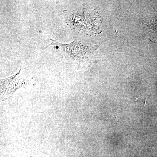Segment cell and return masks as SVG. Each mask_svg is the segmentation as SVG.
<instances>
[{"mask_svg":"<svg viewBox=\"0 0 157 157\" xmlns=\"http://www.w3.org/2000/svg\"><path fill=\"white\" fill-rule=\"evenodd\" d=\"M59 16L72 30L79 33L94 32L97 29L98 21L95 12L83 9L78 11L65 10Z\"/></svg>","mask_w":157,"mask_h":157,"instance_id":"cell-1","label":"cell"},{"mask_svg":"<svg viewBox=\"0 0 157 157\" xmlns=\"http://www.w3.org/2000/svg\"><path fill=\"white\" fill-rule=\"evenodd\" d=\"M50 41V44L46 48L50 45H56L67 53L72 59L76 61L87 58L97 48V46H87L76 40L68 44H63L52 39Z\"/></svg>","mask_w":157,"mask_h":157,"instance_id":"cell-2","label":"cell"},{"mask_svg":"<svg viewBox=\"0 0 157 157\" xmlns=\"http://www.w3.org/2000/svg\"><path fill=\"white\" fill-rule=\"evenodd\" d=\"M21 68L14 76L1 79V99L5 101L14 94L19 88L28 84V81L21 78L19 76Z\"/></svg>","mask_w":157,"mask_h":157,"instance_id":"cell-3","label":"cell"}]
</instances>
